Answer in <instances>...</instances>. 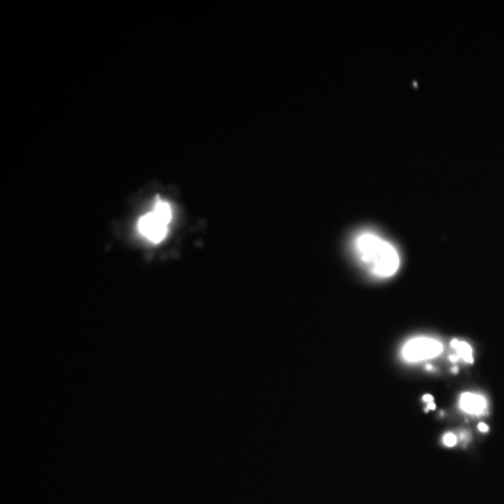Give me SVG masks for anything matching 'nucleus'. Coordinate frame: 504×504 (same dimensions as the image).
I'll return each instance as SVG.
<instances>
[{
  "label": "nucleus",
  "mask_w": 504,
  "mask_h": 504,
  "mask_svg": "<svg viewBox=\"0 0 504 504\" xmlns=\"http://www.w3.org/2000/svg\"><path fill=\"white\" fill-rule=\"evenodd\" d=\"M357 255L378 277H391L401 265L396 248L373 233H363L355 241Z\"/></svg>",
  "instance_id": "1"
},
{
  "label": "nucleus",
  "mask_w": 504,
  "mask_h": 504,
  "mask_svg": "<svg viewBox=\"0 0 504 504\" xmlns=\"http://www.w3.org/2000/svg\"><path fill=\"white\" fill-rule=\"evenodd\" d=\"M423 401L427 402V404H434V398L432 395H425L423 396Z\"/></svg>",
  "instance_id": "9"
},
{
  "label": "nucleus",
  "mask_w": 504,
  "mask_h": 504,
  "mask_svg": "<svg viewBox=\"0 0 504 504\" xmlns=\"http://www.w3.org/2000/svg\"><path fill=\"white\" fill-rule=\"evenodd\" d=\"M167 226L168 224L161 221L153 212L144 215L139 220L140 234L151 242H158V241L164 240L166 234H167Z\"/></svg>",
  "instance_id": "3"
},
{
  "label": "nucleus",
  "mask_w": 504,
  "mask_h": 504,
  "mask_svg": "<svg viewBox=\"0 0 504 504\" xmlns=\"http://www.w3.org/2000/svg\"><path fill=\"white\" fill-rule=\"evenodd\" d=\"M153 213H154L161 221H164L166 224H168V223L171 221V217H172L171 206L168 205L166 200H161V199H157V202H156V205H154V209H153Z\"/></svg>",
  "instance_id": "6"
},
{
  "label": "nucleus",
  "mask_w": 504,
  "mask_h": 504,
  "mask_svg": "<svg viewBox=\"0 0 504 504\" xmlns=\"http://www.w3.org/2000/svg\"><path fill=\"white\" fill-rule=\"evenodd\" d=\"M434 409H435L434 404H429V405H427V408H426V410H434Z\"/></svg>",
  "instance_id": "10"
},
{
  "label": "nucleus",
  "mask_w": 504,
  "mask_h": 504,
  "mask_svg": "<svg viewBox=\"0 0 504 504\" xmlns=\"http://www.w3.org/2000/svg\"><path fill=\"white\" fill-rule=\"evenodd\" d=\"M459 408L469 415H484L487 410V401L483 395L475 392H464L459 396Z\"/></svg>",
  "instance_id": "4"
},
{
  "label": "nucleus",
  "mask_w": 504,
  "mask_h": 504,
  "mask_svg": "<svg viewBox=\"0 0 504 504\" xmlns=\"http://www.w3.org/2000/svg\"><path fill=\"white\" fill-rule=\"evenodd\" d=\"M443 443H444L447 447H454L456 444V435L454 433H447V434L443 437Z\"/></svg>",
  "instance_id": "7"
},
{
  "label": "nucleus",
  "mask_w": 504,
  "mask_h": 504,
  "mask_svg": "<svg viewBox=\"0 0 504 504\" xmlns=\"http://www.w3.org/2000/svg\"><path fill=\"white\" fill-rule=\"evenodd\" d=\"M443 349L444 347L440 340L427 336H419L406 342L401 350V356L406 363H419L438 357Z\"/></svg>",
  "instance_id": "2"
},
{
  "label": "nucleus",
  "mask_w": 504,
  "mask_h": 504,
  "mask_svg": "<svg viewBox=\"0 0 504 504\" xmlns=\"http://www.w3.org/2000/svg\"><path fill=\"white\" fill-rule=\"evenodd\" d=\"M451 347L456 352L455 356H450L451 361H458V360H464L465 363L472 364L474 363V352L469 343L466 342H461L458 339H453L451 340Z\"/></svg>",
  "instance_id": "5"
},
{
  "label": "nucleus",
  "mask_w": 504,
  "mask_h": 504,
  "mask_svg": "<svg viewBox=\"0 0 504 504\" xmlns=\"http://www.w3.org/2000/svg\"><path fill=\"white\" fill-rule=\"evenodd\" d=\"M478 429H479L482 433H487V432H489V426L484 425V423H479V425H478Z\"/></svg>",
  "instance_id": "8"
}]
</instances>
